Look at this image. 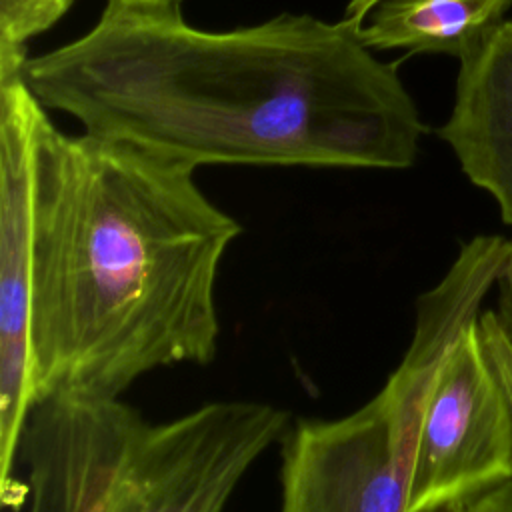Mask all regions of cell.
<instances>
[{"label":"cell","mask_w":512,"mask_h":512,"mask_svg":"<svg viewBox=\"0 0 512 512\" xmlns=\"http://www.w3.org/2000/svg\"><path fill=\"white\" fill-rule=\"evenodd\" d=\"M512 0H380L360 38L370 50H408L464 58L502 20Z\"/></svg>","instance_id":"9"},{"label":"cell","mask_w":512,"mask_h":512,"mask_svg":"<svg viewBox=\"0 0 512 512\" xmlns=\"http://www.w3.org/2000/svg\"><path fill=\"white\" fill-rule=\"evenodd\" d=\"M510 240L464 242L446 274L416 302L410 344L380 392L334 420H300L282 438L280 512H408L420 428L436 374L478 320Z\"/></svg>","instance_id":"3"},{"label":"cell","mask_w":512,"mask_h":512,"mask_svg":"<svg viewBox=\"0 0 512 512\" xmlns=\"http://www.w3.org/2000/svg\"><path fill=\"white\" fill-rule=\"evenodd\" d=\"M196 166L128 140L32 126L36 396L120 398L144 374L208 364L216 282L240 224Z\"/></svg>","instance_id":"2"},{"label":"cell","mask_w":512,"mask_h":512,"mask_svg":"<svg viewBox=\"0 0 512 512\" xmlns=\"http://www.w3.org/2000/svg\"><path fill=\"white\" fill-rule=\"evenodd\" d=\"M146 418L120 398L50 394L26 420L16 464L28 512H104L114 480Z\"/></svg>","instance_id":"7"},{"label":"cell","mask_w":512,"mask_h":512,"mask_svg":"<svg viewBox=\"0 0 512 512\" xmlns=\"http://www.w3.org/2000/svg\"><path fill=\"white\" fill-rule=\"evenodd\" d=\"M290 428V414L252 400L202 404L144 422L104 512H224L250 466Z\"/></svg>","instance_id":"4"},{"label":"cell","mask_w":512,"mask_h":512,"mask_svg":"<svg viewBox=\"0 0 512 512\" xmlns=\"http://www.w3.org/2000/svg\"><path fill=\"white\" fill-rule=\"evenodd\" d=\"M450 512H512V482L492 488Z\"/></svg>","instance_id":"12"},{"label":"cell","mask_w":512,"mask_h":512,"mask_svg":"<svg viewBox=\"0 0 512 512\" xmlns=\"http://www.w3.org/2000/svg\"><path fill=\"white\" fill-rule=\"evenodd\" d=\"M24 78L84 132L196 168L400 170L426 132L398 62L376 58L346 18L282 12L202 30L182 0H106L86 34L28 58Z\"/></svg>","instance_id":"1"},{"label":"cell","mask_w":512,"mask_h":512,"mask_svg":"<svg viewBox=\"0 0 512 512\" xmlns=\"http://www.w3.org/2000/svg\"><path fill=\"white\" fill-rule=\"evenodd\" d=\"M438 136L512 226V20H502L460 58L454 106Z\"/></svg>","instance_id":"8"},{"label":"cell","mask_w":512,"mask_h":512,"mask_svg":"<svg viewBox=\"0 0 512 512\" xmlns=\"http://www.w3.org/2000/svg\"><path fill=\"white\" fill-rule=\"evenodd\" d=\"M380 0H348L346 8H344V18L354 22L356 26H362L364 18L368 16V12L378 4Z\"/></svg>","instance_id":"13"},{"label":"cell","mask_w":512,"mask_h":512,"mask_svg":"<svg viewBox=\"0 0 512 512\" xmlns=\"http://www.w3.org/2000/svg\"><path fill=\"white\" fill-rule=\"evenodd\" d=\"M494 290L496 304L480 312L476 326L486 362L500 386L512 426V240Z\"/></svg>","instance_id":"10"},{"label":"cell","mask_w":512,"mask_h":512,"mask_svg":"<svg viewBox=\"0 0 512 512\" xmlns=\"http://www.w3.org/2000/svg\"><path fill=\"white\" fill-rule=\"evenodd\" d=\"M26 48H0V488L20 502L16 450L38 402L32 364V126Z\"/></svg>","instance_id":"5"},{"label":"cell","mask_w":512,"mask_h":512,"mask_svg":"<svg viewBox=\"0 0 512 512\" xmlns=\"http://www.w3.org/2000/svg\"><path fill=\"white\" fill-rule=\"evenodd\" d=\"M74 0H0V46H26L52 28Z\"/></svg>","instance_id":"11"},{"label":"cell","mask_w":512,"mask_h":512,"mask_svg":"<svg viewBox=\"0 0 512 512\" xmlns=\"http://www.w3.org/2000/svg\"><path fill=\"white\" fill-rule=\"evenodd\" d=\"M478 320L442 362L424 412L408 512H450L512 480V426Z\"/></svg>","instance_id":"6"}]
</instances>
